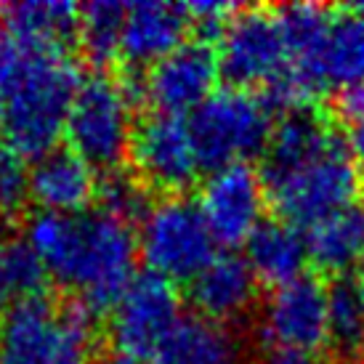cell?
Returning <instances> with one entry per match:
<instances>
[{"mask_svg": "<svg viewBox=\"0 0 364 364\" xmlns=\"http://www.w3.org/2000/svg\"><path fill=\"white\" fill-rule=\"evenodd\" d=\"M274 107L263 93L223 88L189 117L203 171L242 165L263 154L274 131Z\"/></svg>", "mask_w": 364, "mask_h": 364, "instance_id": "cell-5", "label": "cell"}, {"mask_svg": "<svg viewBox=\"0 0 364 364\" xmlns=\"http://www.w3.org/2000/svg\"><path fill=\"white\" fill-rule=\"evenodd\" d=\"M133 133L136 122L128 85L104 72L82 77L64 125L67 149L91 168L114 171L131 154Z\"/></svg>", "mask_w": 364, "mask_h": 364, "instance_id": "cell-6", "label": "cell"}, {"mask_svg": "<svg viewBox=\"0 0 364 364\" xmlns=\"http://www.w3.org/2000/svg\"><path fill=\"white\" fill-rule=\"evenodd\" d=\"M99 364H149L146 359H141V356H133V354H125V351H112V354H107Z\"/></svg>", "mask_w": 364, "mask_h": 364, "instance_id": "cell-30", "label": "cell"}, {"mask_svg": "<svg viewBox=\"0 0 364 364\" xmlns=\"http://www.w3.org/2000/svg\"><path fill=\"white\" fill-rule=\"evenodd\" d=\"M338 109L348 125L364 122V85H356L351 91H343L338 99Z\"/></svg>", "mask_w": 364, "mask_h": 364, "instance_id": "cell-27", "label": "cell"}, {"mask_svg": "<svg viewBox=\"0 0 364 364\" xmlns=\"http://www.w3.org/2000/svg\"><path fill=\"white\" fill-rule=\"evenodd\" d=\"M122 21H125V3L117 0H93L80 9L77 35L93 61H107L114 53H120Z\"/></svg>", "mask_w": 364, "mask_h": 364, "instance_id": "cell-23", "label": "cell"}, {"mask_svg": "<svg viewBox=\"0 0 364 364\" xmlns=\"http://www.w3.org/2000/svg\"><path fill=\"white\" fill-rule=\"evenodd\" d=\"M149 364H245L242 346L223 324L183 319Z\"/></svg>", "mask_w": 364, "mask_h": 364, "instance_id": "cell-20", "label": "cell"}, {"mask_svg": "<svg viewBox=\"0 0 364 364\" xmlns=\"http://www.w3.org/2000/svg\"><path fill=\"white\" fill-rule=\"evenodd\" d=\"M327 343L351 362L364 356V304L356 295L354 284L330 287Z\"/></svg>", "mask_w": 364, "mask_h": 364, "instance_id": "cell-22", "label": "cell"}, {"mask_svg": "<svg viewBox=\"0 0 364 364\" xmlns=\"http://www.w3.org/2000/svg\"><path fill=\"white\" fill-rule=\"evenodd\" d=\"M30 203V165L0 139V213L14 215Z\"/></svg>", "mask_w": 364, "mask_h": 364, "instance_id": "cell-25", "label": "cell"}, {"mask_svg": "<svg viewBox=\"0 0 364 364\" xmlns=\"http://www.w3.org/2000/svg\"><path fill=\"white\" fill-rule=\"evenodd\" d=\"M183 322L176 284L146 272L133 277L112 306L109 335L117 351L152 359Z\"/></svg>", "mask_w": 364, "mask_h": 364, "instance_id": "cell-9", "label": "cell"}, {"mask_svg": "<svg viewBox=\"0 0 364 364\" xmlns=\"http://www.w3.org/2000/svg\"><path fill=\"white\" fill-rule=\"evenodd\" d=\"M330 287L319 277H298L274 287L258 316V333L272 351L314 356L327 346Z\"/></svg>", "mask_w": 364, "mask_h": 364, "instance_id": "cell-10", "label": "cell"}, {"mask_svg": "<svg viewBox=\"0 0 364 364\" xmlns=\"http://www.w3.org/2000/svg\"><path fill=\"white\" fill-rule=\"evenodd\" d=\"M261 364H324L316 356L309 354H284V351H272Z\"/></svg>", "mask_w": 364, "mask_h": 364, "instance_id": "cell-29", "label": "cell"}, {"mask_svg": "<svg viewBox=\"0 0 364 364\" xmlns=\"http://www.w3.org/2000/svg\"><path fill=\"white\" fill-rule=\"evenodd\" d=\"M99 197L96 168L72 149H53L30 168V200L41 213L77 215Z\"/></svg>", "mask_w": 364, "mask_h": 364, "instance_id": "cell-14", "label": "cell"}, {"mask_svg": "<svg viewBox=\"0 0 364 364\" xmlns=\"http://www.w3.org/2000/svg\"><path fill=\"white\" fill-rule=\"evenodd\" d=\"M189 16L183 6L160 0H141L125 6V21L120 35V56L139 67H152L178 46H183Z\"/></svg>", "mask_w": 364, "mask_h": 364, "instance_id": "cell-15", "label": "cell"}, {"mask_svg": "<svg viewBox=\"0 0 364 364\" xmlns=\"http://www.w3.org/2000/svg\"><path fill=\"white\" fill-rule=\"evenodd\" d=\"M218 59L215 48L205 41L183 43L144 75L141 93L154 112L186 117L200 109L218 91Z\"/></svg>", "mask_w": 364, "mask_h": 364, "instance_id": "cell-13", "label": "cell"}, {"mask_svg": "<svg viewBox=\"0 0 364 364\" xmlns=\"http://www.w3.org/2000/svg\"><path fill=\"white\" fill-rule=\"evenodd\" d=\"M245 261L258 282L272 284V290L282 287L304 277V269L309 263L306 237L298 232V226L282 218L263 221L245 242Z\"/></svg>", "mask_w": 364, "mask_h": 364, "instance_id": "cell-18", "label": "cell"}, {"mask_svg": "<svg viewBox=\"0 0 364 364\" xmlns=\"http://www.w3.org/2000/svg\"><path fill=\"white\" fill-rule=\"evenodd\" d=\"M19 46V43H16ZM80 72L64 51L21 48L0 85V133L24 160H41L64 136Z\"/></svg>", "mask_w": 364, "mask_h": 364, "instance_id": "cell-3", "label": "cell"}, {"mask_svg": "<svg viewBox=\"0 0 364 364\" xmlns=\"http://www.w3.org/2000/svg\"><path fill=\"white\" fill-rule=\"evenodd\" d=\"M309 261L324 274L356 272L364 258V205H348L306 229Z\"/></svg>", "mask_w": 364, "mask_h": 364, "instance_id": "cell-19", "label": "cell"}, {"mask_svg": "<svg viewBox=\"0 0 364 364\" xmlns=\"http://www.w3.org/2000/svg\"><path fill=\"white\" fill-rule=\"evenodd\" d=\"M139 232V253L149 272L168 282H192L215 258L218 242L213 240L197 203L171 194L152 203L144 213Z\"/></svg>", "mask_w": 364, "mask_h": 364, "instance_id": "cell-7", "label": "cell"}, {"mask_svg": "<svg viewBox=\"0 0 364 364\" xmlns=\"http://www.w3.org/2000/svg\"><path fill=\"white\" fill-rule=\"evenodd\" d=\"M9 38L30 51H64L80 27V6L67 0H27L0 9Z\"/></svg>", "mask_w": 364, "mask_h": 364, "instance_id": "cell-17", "label": "cell"}, {"mask_svg": "<svg viewBox=\"0 0 364 364\" xmlns=\"http://www.w3.org/2000/svg\"><path fill=\"white\" fill-rule=\"evenodd\" d=\"M0 364H93L91 314L46 295L0 314Z\"/></svg>", "mask_w": 364, "mask_h": 364, "instance_id": "cell-4", "label": "cell"}, {"mask_svg": "<svg viewBox=\"0 0 364 364\" xmlns=\"http://www.w3.org/2000/svg\"><path fill=\"white\" fill-rule=\"evenodd\" d=\"M348 364H364V356L362 359H354V362H348Z\"/></svg>", "mask_w": 364, "mask_h": 364, "instance_id": "cell-32", "label": "cell"}, {"mask_svg": "<svg viewBox=\"0 0 364 364\" xmlns=\"http://www.w3.org/2000/svg\"><path fill=\"white\" fill-rule=\"evenodd\" d=\"M356 11H359V14H362V16H364V6H359V9H356Z\"/></svg>", "mask_w": 364, "mask_h": 364, "instance_id": "cell-33", "label": "cell"}, {"mask_svg": "<svg viewBox=\"0 0 364 364\" xmlns=\"http://www.w3.org/2000/svg\"><path fill=\"white\" fill-rule=\"evenodd\" d=\"M215 59L232 88H272L290 67V46L279 9L237 11L218 32Z\"/></svg>", "mask_w": 364, "mask_h": 364, "instance_id": "cell-8", "label": "cell"}, {"mask_svg": "<svg viewBox=\"0 0 364 364\" xmlns=\"http://www.w3.org/2000/svg\"><path fill=\"white\" fill-rule=\"evenodd\" d=\"M183 9H186V16L192 24L208 32H221L226 27V21L240 11L232 3H192V6H183Z\"/></svg>", "mask_w": 364, "mask_h": 364, "instance_id": "cell-26", "label": "cell"}, {"mask_svg": "<svg viewBox=\"0 0 364 364\" xmlns=\"http://www.w3.org/2000/svg\"><path fill=\"white\" fill-rule=\"evenodd\" d=\"M261 176L279 218L306 229L356 205L362 192V171L346 149L343 136L309 109L290 112L274 125Z\"/></svg>", "mask_w": 364, "mask_h": 364, "instance_id": "cell-1", "label": "cell"}, {"mask_svg": "<svg viewBox=\"0 0 364 364\" xmlns=\"http://www.w3.org/2000/svg\"><path fill=\"white\" fill-rule=\"evenodd\" d=\"M189 295L203 319L226 327L253 309L258 279L240 255H215L192 279Z\"/></svg>", "mask_w": 364, "mask_h": 364, "instance_id": "cell-16", "label": "cell"}, {"mask_svg": "<svg viewBox=\"0 0 364 364\" xmlns=\"http://www.w3.org/2000/svg\"><path fill=\"white\" fill-rule=\"evenodd\" d=\"M343 141H346L348 154H351V160L356 162V168L364 173V122H354V125H348Z\"/></svg>", "mask_w": 364, "mask_h": 364, "instance_id": "cell-28", "label": "cell"}, {"mask_svg": "<svg viewBox=\"0 0 364 364\" xmlns=\"http://www.w3.org/2000/svg\"><path fill=\"white\" fill-rule=\"evenodd\" d=\"M128 157L144 186L168 194L189 189L203 171L189 120L160 112H152L136 125Z\"/></svg>", "mask_w": 364, "mask_h": 364, "instance_id": "cell-11", "label": "cell"}, {"mask_svg": "<svg viewBox=\"0 0 364 364\" xmlns=\"http://www.w3.org/2000/svg\"><path fill=\"white\" fill-rule=\"evenodd\" d=\"M263 176L250 162L213 171L200 189L197 208L218 245H245L263 223L266 210Z\"/></svg>", "mask_w": 364, "mask_h": 364, "instance_id": "cell-12", "label": "cell"}, {"mask_svg": "<svg viewBox=\"0 0 364 364\" xmlns=\"http://www.w3.org/2000/svg\"><path fill=\"white\" fill-rule=\"evenodd\" d=\"M99 200H102L104 213H109L112 218L128 226L133 221H141L144 213L152 205L146 197V186L136 176L120 171H112L104 181H99Z\"/></svg>", "mask_w": 364, "mask_h": 364, "instance_id": "cell-24", "label": "cell"}, {"mask_svg": "<svg viewBox=\"0 0 364 364\" xmlns=\"http://www.w3.org/2000/svg\"><path fill=\"white\" fill-rule=\"evenodd\" d=\"M27 242L43 261L48 279L67 287L88 314L112 311L136 277L139 245L128 223L109 213H35L27 221Z\"/></svg>", "mask_w": 364, "mask_h": 364, "instance_id": "cell-2", "label": "cell"}, {"mask_svg": "<svg viewBox=\"0 0 364 364\" xmlns=\"http://www.w3.org/2000/svg\"><path fill=\"white\" fill-rule=\"evenodd\" d=\"M354 290H356V295L362 298V304H364V258H362V263L356 266V272H354Z\"/></svg>", "mask_w": 364, "mask_h": 364, "instance_id": "cell-31", "label": "cell"}, {"mask_svg": "<svg viewBox=\"0 0 364 364\" xmlns=\"http://www.w3.org/2000/svg\"><path fill=\"white\" fill-rule=\"evenodd\" d=\"M48 272L24 234L0 237V314L38 301L46 293Z\"/></svg>", "mask_w": 364, "mask_h": 364, "instance_id": "cell-21", "label": "cell"}]
</instances>
